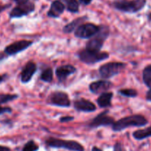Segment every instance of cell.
Returning a JSON list of instances; mask_svg holds the SVG:
<instances>
[{"label":"cell","instance_id":"obj_1","mask_svg":"<svg viewBox=\"0 0 151 151\" xmlns=\"http://www.w3.org/2000/svg\"><path fill=\"white\" fill-rule=\"evenodd\" d=\"M147 119L144 116L136 114V115L128 116L115 122L112 125V129L113 131L119 132L125 130L127 127H144L147 125Z\"/></svg>","mask_w":151,"mask_h":151},{"label":"cell","instance_id":"obj_2","mask_svg":"<svg viewBox=\"0 0 151 151\" xmlns=\"http://www.w3.org/2000/svg\"><path fill=\"white\" fill-rule=\"evenodd\" d=\"M146 0H116L112 3L115 9L128 14H135L145 8Z\"/></svg>","mask_w":151,"mask_h":151},{"label":"cell","instance_id":"obj_3","mask_svg":"<svg viewBox=\"0 0 151 151\" xmlns=\"http://www.w3.org/2000/svg\"><path fill=\"white\" fill-rule=\"evenodd\" d=\"M47 146L53 148H62L70 151H85V147L79 142L74 140H65L54 137L46 139Z\"/></svg>","mask_w":151,"mask_h":151},{"label":"cell","instance_id":"obj_4","mask_svg":"<svg viewBox=\"0 0 151 151\" xmlns=\"http://www.w3.org/2000/svg\"><path fill=\"white\" fill-rule=\"evenodd\" d=\"M77 56L79 60L87 65H93L102 62L109 58V54L107 52L92 51V50H87L86 48L80 50L78 53Z\"/></svg>","mask_w":151,"mask_h":151},{"label":"cell","instance_id":"obj_5","mask_svg":"<svg viewBox=\"0 0 151 151\" xmlns=\"http://www.w3.org/2000/svg\"><path fill=\"white\" fill-rule=\"evenodd\" d=\"M126 63L120 62H112L102 65L99 68L100 76L108 79L119 74L126 68Z\"/></svg>","mask_w":151,"mask_h":151},{"label":"cell","instance_id":"obj_6","mask_svg":"<svg viewBox=\"0 0 151 151\" xmlns=\"http://www.w3.org/2000/svg\"><path fill=\"white\" fill-rule=\"evenodd\" d=\"M99 30V26L93 23H83L74 32L76 37L88 40L93 37Z\"/></svg>","mask_w":151,"mask_h":151},{"label":"cell","instance_id":"obj_7","mask_svg":"<svg viewBox=\"0 0 151 151\" xmlns=\"http://www.w3.org/2000/svg\"><path fill=\"white\" fill-rule=\"evenodd\" d=\"M47 102L52 105L62 107H69L71 104L69 96L64 91H54L51 93L47 98Z\"/></svg>","mask_w":151,"mask_h":151},{"label":"cell","instance_id":"obj_8","mask_svg":"<svg viewBox=\"0 0 151 151\" xmlns=\"http://www.w3.org/2000/svg\"><path fill=\"white\" fill-rule=\"evenodd\" d=\"M33 42L29 40H19V41L14 42L5 47L3 53L7 56H14L27 50L33 45Z\"/></svg>","mask_w":151,"mask_h":151},{"label":"cell","instance_id":"obj_9","mask_svg":"<svg viewBox=\"0 0 151 151\" xmlns=\"http://www.w3.org/2000/svg\"><path fill=\"white\" fill-rule=\"evenodd\" d=\"M109 110H105L96 116L88 124V127L90 128H97V127H102V126L113 125L115 122L114 119L108 116Z\"/></svg>","mask_w":151,"mask_h":151},{"label":"cell","instance_id":"obj_10","mask_svg":"<svg viewBox=\"0 0 151 151\" xmlns=\"http://www.w3.org/2000/svg\"><path fill=\"white\" fill-rule=\"evenodd\" d=\"M35 11V5L28 2L23 5H19L13 8L9 14L11 19H17L25 17Z\"/></svg>","mask_w":151,"mask_h":151},{"label":"cell","instance_id":"obj_11","mask_svg":"<svg viewBox=\"0 0 151 151\" xmlns=\"http://www.w3.org/2000/svg\"><path fill=\"white\" fill-rule=\"evenodd\" d=\"M36 70H37V65L35 62L32 61L27 62L25 65L23 67L21 74H20V79H21L22 83H28L32 79L33 75L36 73Z\"/></svg>","mask_w":151,"mask_h":151},{"label":"cell","instance_id":"obj_12","mask_svg":"<svg viewBox=\"0 0 151 151\" xmlns=\"http://www.w3.org/2000/svg\"><path fill=\"white\" fill-rule=\"evenodd\" d=\"M76 68L72 65H65L58 67L56 70V76L59 82H64L66 81L69 76L75 73Z\"/></svg>","mask_w":151,"mask_h":151},{"label":"cell","instance_id":"obj_13","mask_svg":"<svg viewBox=\"0 0 151 151\" xmlns=\"http://www.w3.org/2000/svg\"><path fill=\"white\" fill-rule=\"evenodd\" d=\"M113 84L106 79L104 80H98L92 82L89 85V90L92 93L101 94L102 93L108 91L112 87Z\"/></svg>","mask_w":151,"mask_h":151},{"label":"cell","instance_id":"obj_14","mask_svg":"<svg viewBox=\"0 0 151 151\" xmlns=\"http://www.w3.org/2000/svg\"><path fill=\"white\" fill-rule=\"evenodd\" d=\"M73 106L77 111L85 113H91L96 110V107L93 103L83 98L76 100L73 103Z\"/></svg>","mask_w":151,"mask_h":151},{"label":"cell","instance_id":"obj_15","mask_svg":"<svg viewBox=\"0 0 151 151\" xmlns=\"http://www.w3.org/2000/svg\"><path fill=\"white\" fill-rule=\"evenodd\" d=\"M65 5L59 0H55L50 5V8L47 11V17L51 18H58L63 14Z\"/></svg>","mask_w":151,"mask_h":151},{"label":"cell","instance_id":"obj_16","mask_svg":"<svg viewBox=\"0 0 151 151\" xmlns=\"http://www.w3.org/2000/svg\"><path fill=\"white\" fill-rule=\"evenodd\" d=\"M88 19V17L85 16V17H79V18L73 20L70 23L67 24L65 27H63V32L65 33H70L72 32L75 31L81 24H83L86 20Z\"/></svg>","mask_w":151,"mask_h":151},{"label":"cell","instance_id":"obj_17","mask_svg":"<svg viewBox=\"0 0 151 151\" xmlns=\"http://www.w3.org/2000/svg\"><path fill=\"white\" fill-rule=\"evenodd\" d=\"M113 97V93L112 92L102 93L100 94L99 96L97 99V104L100 108H105L111 105L112 99Z\"/></svg>","mask_w":151,"mask_h":151},{"label":"cell","instance_id":"obj_18","mask_svg":"<svg viewBox=\"0 0 151 151\" xmlns=\"http://www.w3.org/2000/svg\"><path fill=\"white\" fill-rule=\"evenodd\" d=\"M133 136L135 139L139 141L151 137V126L145 129L136 130L133 133Z\"/></svg>","mask_w":151,"mask_h":151},{"label":"cell","instance_id":"obj_19","mask_svg":"<svg viewBox=\"0 0 151 151\" xmlns=\"http://www.w3.org/2000/svg\"><path fill=\"white\" fill-rule=\"evenodd\" d=\"M142 79L147 88H151V64L145 67L142 72Z\"/></svg>","mask_w":151,"mask_h":151},{"label":"cell","instance_id":"obj_20","mask_svg":"<svg viewBox=\"0 0 151 151\" xmlns=\"http://www.w3.org/2000/svg\"><path fill=\"white\" fill-rule=\"evenodd\" d=\"M66 5V8L70 13H78L79 10V4L77 0H62Z\"/></svg>","mask_w":151,"mask_h":151},{"label":"cell","instance_id":"obj_21","mask_svg":"<svg viewBox=\"0 0 151 151\" xmlns=\"http://www.w3.org/2000/svg\"><path fill=\"white\" fill-rule=\"evenodd\" d=\"M53 79V69L51 68H47L44 69L40 75V79L45 82H52Z\"/></svg>","mask_w":151,"mask_h":151},{"label":"cell","instance_id":"obj_22","mask_svg":"<svg viewBox=\"0 0 151 151\" xmlns=\"http://www.w3.org/2000/svg\"><path fill=\"white\" fill-rule=\"evenodd\" d=\"M19 98L17 94H9V93H0V104H6L16 100Z\"/></svg>","mask_w":151,"mask_h":151},{"label":"cell","instance_id":"obj_23","mask_svg":"<svg viewBox=\"0 0 151 151\" xmlns=\"http://www.w3.org/2000/svg\"><path fill=\"white\" fill-rule=\"evenodd\" d=\"M40 147L33 140H30L23 146L22 151H38Z\"/></svg>","mask_w":151,"mask_h":151},{"label":"cell","instance_id":"obj_24","mask_svg":"<svg viewBox=\"0 0 151 151\" xmlns=\"http://www.w3.org/2000/svg\"><path fill=\"white\" fill-rule=\"evenodd\" d=\"M119 93L123 96L128 98H135L138 96V92L134 89H122L118 91Z\"/></svg>","mask_w":151,"mask_h":151},{"label":"cell","instance_id":"obj_25","mask_svg":"<svg viewBox=\"0 0 151 151\" xmlns=\"http://www.w3.org/2000/svg\"><path fill=\"white\" fill-rule=\"evenodd\" d=\"M12 112V108L10 107H2L0 104V116L5 113H11Z\"/></svg>","mask_w":151,"mask_h":151},{"label":"cell","instance_id":"obj_26","mask_svg":"<svg viewBox=\"0 0 151 151\" xmlns=\"http://www.w3.org/2000/svg\"><path fill=\"white\" fill-rule=\"evenodd\" d=\"M113 151H126L121 142H116L113 146Z\"/></svg>","mask_w":151,"mask_h":151},{"label":"cell","instance_id":"obj_27","mask_svg":"<svg viewBox=\"0 0 151 151\" xmlns=\"http://www.w3.org/2000/svg\"><path fill=\"white\" fill-rule=\"evenodd\" d=\"M74 120L73 116H62L59 119V122L62 123H66L69 122H72Z\"/></svg>","mask_w":151,"mask_h":151},{"label":"cell","instance_id":"obj_28","mask_svg":"<svg viewBox=\"0 0 151 151\" xmlns=\"http://www.w3.org/2000/svg\"><path fill=\"white\" fill-rule=\"evenodd\" d=\"M11 6V5H10V4H8V5H0V14L2 12H3L4 11H5L6 9H8V8H9Z\"/></svg>","mask_w":151,"mask_h":151},{"label":"cell","instance_id":"obj_29","mask_svg":"<svg viewBox=\"0 0 151 151\" xmlns=\"http://www.w3.org/2000/svg\"><path fill=\"white\" fill-rule=\"evenodd\" d=\"M146 100L147 101L151 102V88H149L146 94Z\"/></svg>","mask_w":151,"mask_h":151},{"label":"cell","instance_id":"obj_30","mask_svg":"<svg viewBox=\"0 0 151 151\" xmlns=\"http://www.w3.org/2000/svg\"><path fill=\"white\" fill-rule=\"evenodd\" d=\"M14 1L17 4V5H23V4H25L29 2V0H14Z\"/></svg>","mask_w":151,"mask_h":151},{"label":"cell","instance_id":"obj_31","mask_svg":"<svg viewBox=\"0 0 151 151\" xmlns=\"http://www.w3.org/2000/svg\"><path fill=\"white\" fill-rule=\"evenodd\" d=\"M93 0H79V2H81L82 4H83V5H90V4L91 3V2H92Z\"/></svg>","mask_w":151,"mask_h":151},{"label":"cell","instance_id":"obj_32","mask_svg":"<svg viewBox=\"0 0 151 151\" xmlns=\"http://www.w3.org/2000/svg\"><path fill=\"white\" fill-rule=\"evenodd\" d=\"M0 151H11L10 147L4 145H0Z\"/></svg>","mask_w":151,"mask_h":151},{"label":"cell","instance_id":"obj_33","mask_svg":"<svg viewBox=\"0 0 151 151\" xmlns=\"http://www.w3.org/2000/svg\"><path fill=\"white\" fill-rule=\"evenodd\" d=\"M7 78V75L6 74H4V75H0V85L4 82L5 81Z\"/></svg>","mask_w":151,"mask_h":151},{"label":"cell","instance_id":"obj_34","mask_svg":"<svg viewBox=\"0 0 151 151\" xmlns=\"http://www.w3.org/2000/svg\"><path fill=\"white\" fill-rule=\"evenodd\" d=\"M91 151H103V150L101 149V148L98 147L96 146H94L93 147L92 149H91Z\"/></svg>","mask_w":151,"mask_h":151},{"label":"cell","instance_id":"obj_35","mask_svg":"<svg viewBox=\"0 0 151 151\" xmlns=\"http://www.w3.org/2000/svg\"><path fill=\"white\" fill-rule=\"evenodd\" d=\"M148 19H149L150 21H151V13H150V14H148Z\"/></svg>","mask_w":151,"mask_h":151}]
</instances>
